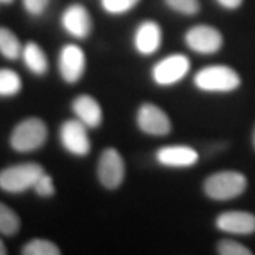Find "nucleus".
Listing matches in <instances>:
<instances>
[{"label": "nucleus", "instance_id": "obj_1", "mask_svg": "<svg viewBox=\"0 0 255 255\" xmlns=\"http://www.w3.org/2000/svg\"><path fill=\"white\" fill-rule=\"evenodd\" d=\"M247 189V177L236 170H221L203 183L206 196L216 201H228L241 196Z\"/></svg>", "mask_w": 255, "mask_h": 255}, {"label": "nucleus", "instance_id": "obj_2", "mask_svg": "<svg viewBox=\"0 0 255 255\" xmlns=\"http://www.w3.org/2000/svg\"><path fill=\"white\" fill-rule=\"evenodd\" d=\"M193 84L203 92H231L241 85V78L231 67L207 65L196 73Z\"/></svg>", "mask_w": 255, "mask_h": 255}, {"label": "nucleus", "instance_id": "obj_3", "mask_svg": "<svg viewBox=\"0 0 255 255\" xmlns=\"http://www.w3.org/2000/svg\"><path fill=\"white\" fill-rule=\"evenodd\" d=\"M48 137L46 122L40 118H27L16 125L10 135V146L20 153H30L43 147Z\"/></svg>", "mask_w": 255, "mask_h": 255}, {"label": "nucleus", "instance_id": "obj_4", "mask_svg": "<svg viewBox=\"0 0 255 255\" xmlns=\"http://www.w3.org/2000/svg\"><path fill=\"white\" fill-rule=\"evenodd\" d=\"M44 173L38 163H20L0 170V189L6 193H23L33 189L37 179Z\"/></svg>", "mask_w": 255, "mask_h": 255}, {"label": "nucleus", "instance_id": "obj_5", "mask_svg": "<svg viewBox=\"0 0 255 255\" xmlns=\"http://www.w3.org/2000/svg\"><path fill=\"white\" fill-rule=\"evenodd\" d=\"M190 60L184 54L166 55L153 65L150 75L156 85L170 87L180 82L190 71Z\"/></svg>", "mask_w": 255, "mask_h": 255}, {"label": "nucleus", "instance_id": "obj_6", "mask_svg": "<svg viewBox=\"0 0 255 255\" xmlns=\"http://www.w3.org/2000/svg\"><path fill=\"white\" fill-rule=\"evenodd\" d=\"M97 174L100 183L108 190H115L125 179V162L115 147H107L100 155Z\"/></svg>", "mask_w": 255, "mask_h": 255}, {"label": "nucleus", "instance_id": "obj_7", "mask_svg": "<svg viewBox=\"0 0 255 255\" xmlns=\"http://www.w3.org/2000/svg\"><path fill=\"white\" fill-rule=\"evenodd\" d=\"M223 36L219 30L209 24H197L184 34V43L191 51L201 55L219 53L223 47Z\"/></svg>", "mask_w": 255, "mask_h": 255}, {"label": "nucleus", "instance_id": "obj_8", "mask_svg": "<svg viewBox=\"0 0 255 255\" xmlns=\"http://www.w3.org/2000/svg\"><path fill=\"white\" fill-rule=\"evenodd\" d=\"M60 142L63 147L74 156H87L91 150L88 127L80 119H68L60 127Z\"/></svg>", "mask_w": 255, "mask_h": 255}, {"label": "nucleus", "instance_id": "obj_9", "mask_svg": "<svg viewBox=\"0 0 255 255\" xmlns=\"http://www.w3.org/2000/svg\"><path fill=\"white\" fill-rule=\"evenodd\" d=\"M136 124L143 133L150 136H166L172 132V122L167 114L152 102H145L139 107Z\"/></svg>", "mask_w": 255, "mask_h": 255}, {"label": "nucleus", "instance_id": "obj_10", "mask_svg": "<svg viewBox=\"0 0 255 255\" xmlns=\"http://www.w3.org/2000/svg\"><path fill=\"white\" fill-rule=\"evenodd\" d=\"M85 53L80 46L65 44L58 54V70L63 80L68 84H75L85 73Z\"/></svg>", "mask_w": 255, "mask_h": 255}, {"label": "nucleus", "instance_id": "obj_11", "mask_svg": "<svg viewBox=\"0 0 255 255\" xmlns=\"http://www.w3.org/2000/svg\"><path fill=\"white\" fill-rule=\"evenodd\" d=\"M61 26L67 34L78 40H84L91 34L94 23L87 7L78 3H74L63 11Z\"/></svg>", "mask_w": 255, "mask_h": 255}, {"label": "nucleus", "instance_id": "obj_12", "mask_svg": "<svg viewBox=\"0 0 255 255\" xmlns=\"http://www.w3.org/2000/svg\"><path fill=\"white\" fill-rule=\"evenodd\" d=\"M155 156L157 163L164 167H173V169L191 167L199 162L197 150L186 145L163 146L156 150Z\"/></svg>", "mask_w": 255, "mask_h": 255}, {"label": "nucleus", "instance_id": "obj_13", "mask_svg": "<svg viewBox=\"0 0 255 255\" xmlns=\"http://www.w3.org/2000/svg\"><path fill=\"white\" fill-rule=\"evenodd\" d=\"M162 27L153 20L142 21L133 33V47L140 55H152L162 46Z\"/></svg>", "mask_w": 255, "mask_h": 255}, {"label": "nucleus", "instance_id": "obj_14", "mask_svg": "<svg viewBox=\"0 0 255 255\" xmlns=\"http://www.w3.org/2000/svg\"><path fill=\"white\" fill-rule=\"evenodd\" d=\"M220 231L234 236H251L255 233V214L248 211H226L216 219Z\"/></svg>", "mask_w": 255, "mask_h": 255}, {"label": "nucleus", "instance_id": "obj_15", "mask_svg": "<svg viewBox=\"0 0 255 255\" xmlns=\"http://www.w3.org/2000/svg\"><path fill=\"white\" fill-rule=\"evenodd\" d=\"M73 112L84 125L98 128L102 124V108L91 95H80L73 101Z\"/></svg>", "mask_w": 255, "mask_h": 255}, {"label": "nucleus", "instance_id": "obj_16", "mask_svg": "<svg viewBox=\"0 0 255 255\" xmlns=\"http://www.w3.org/2000/svg\"><path fill=\"white\" fill-rule=\"evenodd\" d=\"M21 58H23V63L27 67L28 71L34 75L41 77L48 71V60H47L46 53L41 50V47L37 43L30 41L23 47Z\"/></svg>", "mask_w": 255, "mask_h": 255}, {"label": "nucleus", "instance_id": "obj_17", "mask_svg": "<svg viewBox=\"0 0 255 255\" xmlns=\"http://www.w3.org/2000/svg\"><path fill=\"white\" fill-rule=\"evenodd\" d=\"M23 46L16 34L6 27H0V54L7 60H17L21 57Z\"/></svg>", "mask_w": 255, "mask_h": 255}, {"label": "nucleus", "instance_id": "obj_18", "mask_svg": "<svg viewBox=\"0 0 255 255\" xmlns=\"http://www.w3.org/2000/svg\"><path fill=\"white\" fill-rule=\"evenodd\" d=\"M21 221L16 214V211L10 209L4 203L0 201V234L3 236H16L20 230Z\"/></svg>", "mask_w": 255, "mask_h": 255}, {"label": "nucleus", "instance_id": "obj_19", "mask_svg": "<svg viewBox=\"0 0 255 255\" xmlns=\"http://www.w3.org/2000/svg\"><path fill=\"white\" fill-rule=\"evenodd\" d=\"M21 80L17 73L9 68H0V97H13L21 91Z\"/></svg>", "mask_w": 255, "mask_h": 255}, {"label": "nucleus", "instance_id": "obj_20", "mask_svg": "<svg viewBox=\"0 0 255 255\" xmlns=\"http://www.w3.org/2000/svg\"><path fill=\"white\" fill-rule=\"evenodd\" d=\"M23 255H60L61 250L55 246L54 243L43 240V238H34L24 244L21 248Z\"/></svg>", "mask_w": 255, "mask_h": 255}, {"label": "nucleus", "instance_id": "obj_21", "mask_svg": "<svg viewBox=\"0 0 255 255\" xmlns=\"http://www.w3.org/2000/svg\"><path fill=\"white\" fill-rule=\"evenodd\" d=\"M140 0H100V4L105 13L111 16H121L135 9Z\"/></svg>", "mask_w": 255, "mask_h": 255}, {"label": "nucleus", "instance_id": "obj_22", "mask_svg": "<svg viewBox=\"0 0 255 255\" xmlns=\"http://www.w3.org/2000/svg\"><path fill=\"white\" fill-rule=\"evenodd\" d=\"M164 3L170 10L184 16H194L200 11L199 0H164Z\"/></svg>", "mask_w": 255, "mask_h": 255}, {"label": "nucleus", "instance_id": "obj_23", "mask_svg": "<svg viewBox=\"0 0 255 255\" xmlns=\"http://www.w3.org/2000/svg\"><path fill=\"white\" fill-rule=\"evenodd\" d=\"M217 253L221 255H251L253 251L248 250L246 246L240 244L234 240H221L217 244Z\"/></svg>", "mask_w": 255, "mask_h": 255}, {"label": "nucleus", "instance_id": "obj_24", "mask_svg": "<svg viewBox=\"0 0 255 255\" xmlns=\"http://www.w3.org/2000/svg\"><path fill=\"white\" fill-rule=\"evenodd\" d=\"M33 189H34V191H36L40 197H51L55 193L53 177L44 172V173L37 179V182L36 184L33 186Z\"/></svg>", "mask_w": 255, "mask_h": 255}, {"label": "nucleus", "instance_id": "obj_25", "mask_svg": "<svg viewBox=\"0 0 255 255\" xmlns=\"http://www.w3.org/2000/svg\"><path fill=\"white\" fill-rule=\"evenodd\" d=\"M50 0H23V7L30 16L38 17L41 16L48 7Z\"/></svg>", "mask_w": 255, "mask_h": 255}, {"label": "nucleus", "instance_id": "obj_26", "mask_svg": "<svg viewBox=\"0 0 255 255\" xmlns=\"http://www.w3.org/2000/svg\"><path fill=\"white\" fill-rule=\"evenodd\" d=\"M216 1L219 3L221 7H224V9L236 10L243 4L244 0H216Z\"/></svg>", "mask_w": 255, "mask_h": 255}, {"label": "nucleus", "instance_id": "obj_27", "mask_svg": "<svg viewBox=\"0 0 255 255\" xmlns=\"http://www.w3.org/2000/svg\"><path fill=\"white\" fill-rule=\"evenodd\" d=\"M7 254V250H6V246H4V243L0 240V255H6Z\"/></svg>", "mask_w": 255, "mask_h": 255}, {"label": "nucleus", "instance_id": "obj_28", "mask_svg": "<svg viewBox=\"0 0 255 255\" xmlns=\"http://www.w3.org/2000/svg\"><path fill=\"white\" fill-rule=\"evenodd\" d=\"M0 3L1 4H10V3H13V0H0Z\"/></svg>", "mask_w": 255, "mask_h": 255}, {"label": "nucleus", "instance_id": "obj_29", "mask_svg": "<svg viewBox=\"0 0 255 255\" xmlns=\"http://www.w3.org/2000/svg\"><path fill=\"white\" fill-rule=\"evenodd\" d=\"M253 143H254V147H255V129H254V135H253Z\"/></svg>", "mask_w": 255, "mask_h": 255}, {"label": "nucleus", "instance_id": "obj_30", "mask_svg": "<svg viewBox=\"0 0 255 255\" xmlns=\"http://www.w3.org/2000/svg\"><path fill=\"white\" fill-rule=\"evenodd\" d=\"M0 4H1V3H0Z\"/></svg>", "mask_w": 255, "mask_h": 255}]
</instances>
